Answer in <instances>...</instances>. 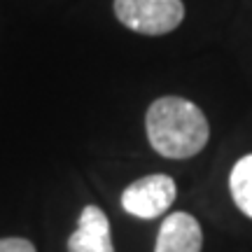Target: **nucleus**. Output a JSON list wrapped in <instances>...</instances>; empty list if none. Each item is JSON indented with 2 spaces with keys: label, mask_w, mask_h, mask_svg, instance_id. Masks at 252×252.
Listing matches in <instances>:
<instances>
[{
  "label": "nucleus",
  "mask_w": 252,
  "mask_h": 252,
  "mask_svg": "<svg viewBox=\"0 0 252 252\" xmlns=\"http://www.w3.org/2000/svg\"><path fill=\"white\" fill-rule=\"evenodd\" d=\"M147 138L166 159H189L206 147L210 138L203 110L180 96L157 98L145 117Z\"/></svg>",
  "instance_id": "f257e3e1"
},
{
  "label": "nucleus",
  "mask_w": 252,
  "mask_h": 252,
  "mask_svg": "<svg viewBox=\"0 0 252 252\" xmlns=\"http://www.w3.org/2000/svg\"><path fill=\"white\" fill-rule=\"evenodd\" d=\"M115 14L140 35H166L182 24V0H115Z\"/></svg>",
  "instance_id": "f03ea898"
},
{
  "label": "nucleus",
  "mask_w": 252,
  "mask_h": 252,
  "mask_svg": "<svg viewBox=\"0 0 252 252\" xmlns=\"http://www.w3.org/2000/svg\"><path fill=\"white\" fill-rule=\"evenodd\" d=\"M175 180L171 175L154 173L140 180L131 182L122 194V208L138 220H154L161 217L175 201Z\"/></svg>",
  "instance_id": "7ed1b4c3"
},
{
  "label": "nucleus",
  "mask_w": 252,
  "mask_h": 252,
  "mask_svg": "<svg viewBox=\"0 0 252 252\" xmlns=\"http://www.w3.org/2000/svg\"><path fill=\"white\" fill-rule=\"evenodd\" d=\"M68 252H115L108 215L98 206H87L80 213L77 229L68 238Z\"/></svg>",
  "instance_id": "20e7f679"
},
{
  "label": "nucleus",
  "mask_w": 252,
  "mask_h": 252,
  "mask_svg": "<svg viewBox=\"0 0 252 252\" xmlns=\"http://www.w3.org/2000/svg\"><path fill=\"white\" fill-rule=\"evenodd\" d=\"M203 231L189 213H171L159 226L154 252H201Z\"/></svg>",
  "instance_id": "39448f33"
},
{
  "label": "nucleus",
  "mask_w": 252,
  "mask_h": 252,
  "mask_svg": "<svg viewBox=\"0 0 252 252\" xmlns=\"http://www.w3.org/2000/svg\"><path fill=\"white\" fill-rule=\"evenodd\" d=\"M229 189L238 210L252 217V154H245L243 159L236 161L229 175Z\"/></svg>",
  "instance_id": "423d86ee"
},
{
  "label": "nucleus",
  "mask_w": 252,
  "mask_h": 252,
  "mask_svg": "<svg viewBox=\"0 0 252 252\" xmlns=\"http://www.w3.org/2000/svg\"><path fill=\"white\" fill-rule=\"evenodd\" d=\"M0 252H37L35 245L26 238H0Z\"/></svg>",
  "instance_id": "0eeeda50"
}]
</instances>
